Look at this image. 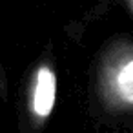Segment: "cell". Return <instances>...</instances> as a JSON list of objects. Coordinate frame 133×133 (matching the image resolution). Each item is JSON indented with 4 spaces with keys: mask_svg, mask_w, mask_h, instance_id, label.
<instances>
[{
    "mask_svg": "<svg viewBox=\"0 0 133 133\" xmlns=\"http://www.w3.org/2000/svg\"><path fill=\"white\" fill-rule=\"evenodd\" d=\"M57 77L49 66H40L35 75L31 91V111L37 118H48L55 108Z\"/></svg>",
    "mask_w": 133,
    "mask_h": 133,
    "instance_id": "1",
    "label": "cell"
},
{
    "mask_svg": "<svg viewBox=\"0 0 133 133\" xmlns=\"http://www.w3.org/2000/svg\"><path fill=\"white\" fill-rule=\"evenodd\" d=\"M109 86L120 102L133 104V58L124 60L113 69Z\"/></svg>",
    "mask_w": 133,
    "mask_h": 133,
    "instance_id": "2",
    "label": "cell"
},
{
    "mask_svg": "<svg viewBox=\"0 0 133 133\" xmlns=\"http://www.w3.org/2000/svg\"><path fill=\"white\" fill-rule=\"evenodd\" d=\"M131 6H133V0H131Z\"/></svg>",
    "mask_w": 133,
    "mask_h": 133,
    "instance_id": "3",
    "label": "cell"
}]
</instances>
